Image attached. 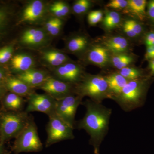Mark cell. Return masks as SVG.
Masks as SVG:
<instances>
[{
	"mask_svg": "<svg viewBox=\"0 0 154 154\" xmlns=\"http://www.w3.org/2000/svg\"><path fill=\"white\" fill-rule=\"evenodd\" d=\"M86 108L85 116L78 122L77 128L84 129L90 135V144L94 152L99 153V148L109 129L112 109L92 100L84 102Z\"/></svg>",
	"mask_w": 154,
	"mask_h": 154,
	"instance_id": "6da1fadb",
	"label": "cell"
},
{
	"mask_svg": "<svg viewBox=\"0 0 154 154\" xmlns=\"http://www.w3.org/2000/svg\"><path fill=\"white\" fill-rule=\"evenodd\" d=\"M151 80L149 77L128 81L121 93L113 98L126 112L142 107Z\"/></svg>",
	"mask_w": 154,
	"mask_h": 154,
	"instance_id": "7a4b0ae2",
	"label": "cell"
},
{
	"mask_svg": "<svg viewBox=\"0 0 154 154\" xmlns=\"http://www.w3.org/2000/svg\"><path fill=\"white\" fill-rule=\"evenodd\" d=\"M75 92L83 97L88 96L98 103H101L104 99L111 98L106 79L101 75L84 76L77 84Z\"/></svg>",
	"mask_w": 154,
	"mask_h": 154,
	"instance_id": "3957f363",
	"label": "cell"
},
{
	"mask_svg": "<svg viewBox=\"0 0 154 154\" xmlns=\"http://www.w3.org/2000/svg\"><path fill=\"white\" fill-rule=\"evenodd\" d=\"M43 145L38 137L37 128L33 119L29 116L26 126L16 137L12 148L15 154L22 152H38Z\"/></svg>",
	"mask_w": 154,
	"mask_h": 154,
	"instance_id": "277c9868",
	"label": "cell"
},
{
	"mask_svg": "<svg viewBox=\"0 0 154 154\" xmlns=\"http://www.w3.org/2000/svg\"><path fill=\"white\" fill-rule=\"evenodd\" d=\"M28 113L24 112L4 113L0 117V145L16 137L26 126L29 120Z\"/></svg>",
	"mask_w": 154,
	"mask_h": 154,
	"instance_id": "5b68a950",
	"label": "cell"
},
{
	"mask_svg": "<svg viewBox=\"0 0 154 154\" xmlns=\"http://www.w3.org/2000/svg\"><path fill=\"white\" fill-rule=\"evenodd\" d=\"M46 127L47 138L45 146L48 147L62 141L74 138V128L56 114L49 116Z\"/></svg>",
	"mask_w": 154,
	"mask_h": 154,
	"instance_id": "8992f818",
	"label": "cell"
},
{
	"mask_svg": "<svg viewBox=\"0 0 154 154\" xmlns=\"http://www.w3.org/2000/svg\"><path fill=\"white\" fill-rule=\"evenodd\" d=\"M57 101L47 94H38L33 92L28 97V105L25 112H39L48 117L56 114Z\"/></svg>",
	"mask_w": 154,
	"mask_h": 154,
	"instance_id": "52a82bcc",
	"label": "cell"
},
{
	"mask_svg": "<svg viewBox=\"0 0 154 154\" xmlns=\"http://www.w3.org/2000/svg\"><path fill=\"white\" fill-rule=\"evenodd\" d=\"M72 85L50 76L37 88L44 91L46 94L57 100L75 93Z\"/></svg>",
	"mask_w": 154,
	"mask_h": 154,
	"instance_id": "ba28073f",
	"label": "cell"
},
{
	"mask_svg": "<svg viewBox=\"0 0 154 154\" xmlns=\"http://www.w3.org/2000/svg\"><path fill=\"white\" fill-rule=\"evenodd\" d=\"M53 70L54 78L72 85L79 84L85 76L82 68L71 61Z\"/></svg>",
	"mask_w": 154,
	"mask_h": 154,
	"instance_id": "9c48e42d",
	"label": "cell"
},
{
	"mask_svg": "<svg viewBox=\"0 0 154 154\" xmlns=\"http://www.w3.org/2000/svg\"><path fill=\"white\" fill-rule=\"evenodd\" d=\"M48 35V33L44 29L38 28H29L25 30L22 33L20 42L26 47H40L47 42Z\"/></svg>",
	"mask_w": 154,
	"mask_h": 154,
	"instance_id": "30bf717a",
	"label": "cell"
},
{
	"mask_svg": "<svg viewBox=\"0 0 154 154\" xmlns=\"http://www.w3.org/2000/svg\"><path fill=\"white\" fill-rule=\"evenodd\" d=\"M41 58L43 63L52 69L71 61L66 54L54 48L43 49L41 52Z\"/></svg>",
	"mask_w": 154,
	"mask_h": 154,
	"instance_id": "8fae6325",
	"label": "cell"
},
{
	"mask_svg": "<svg viewBox=\"0 0 154 154\" xmlns=\"http://www.w3.org/2000/svg\"><path fill=\"white\" fill-rule=\"evenodd\" d=\"M45 7L44 3L39 0L29 3L22 12L19 23L33 22L41 19L44 15Z\"/></svg>",
	"mask_w": 154,
	"mask_h": 154,
	"instance_id": "7c38bea8",
	"label": "cell"
},
{
	"mask_svg": "<svg viewBox=\"0 0 154 154\" xmlns=\"http://www.w3.org/2000/svg\"><path fill=\"white\" fill-rule=\"evenodd\" d=\"M49 76L50 75L46 72L34 68L16 75V77L33 89L41 85Z\"/></svg>",
	"mask_w": 154,
	"mask_h": 154,
	"instance_id": "4fadbf2b",
	"label": "cell"
},
{
	"mask_svg": "<svg viewBox=\"0 0 154 154\" xmlns=\"http://www.w3.org/2000/svg\"><path fill=\"white\" fill-rule=\"evenodd\" d=\"M7 91L21 97H27L34 92L25 82L17 77L8 76L4 81Z\"/></svg>",
	"mask_w": 154,
	"mask_h": 154,
	"instance_id": "5bb4252c",
	"label": "cell"
},
{
	"mask_svg": "<svg viewBox=\"0 0 154 154\" xmlns=\"http://www.w3.org/2000/svg\"><path fill=\"white\" fill-rule=\"evenodd\" d=\"M11 65L12 70L19 74L33 68L35 61L31 56L27 54H18L12 57Z\"/></svg>",
	"mask_w": 154,
	"mask_h": 154,
	"instance_id": "9a60e30c",
	"label": "cell"
},
{
	"mask_svg": "<svg viewBox=\"0 0 154 154\" xmlns=\"http://www.w3.org/2000/svg\"><path fill=\"white\" fill-rule=\"evenodd\" d=\"M87 60L91 63L99 66H105L109 60L108 50L105 46H94L88 51Z\"/></svg>",
	"mask_w": 154,
	"mask_h": 154,
	"instance_id": "2e32d148",
	"label": "cell"
},
{
	"mask_svg": "<svg viewBox=\"0 0 154 154\" xmlns=\"http://www.w3.org/2000/svg\"><path fill=\"white\" fill-rule=\"evenodd\" d=\"M105 78L111 94V98L113 99L121 93L129 81L119 73L112 74Z\"/></svg>",
	"mask_w": 154,
	"mask_h": 154,
	"instance_id": "e0dca14e",
	"label": "cell"
},
{
	"mask_svg": "<svg viewBox=\"0 0 154 154\" xmlns=\"http://www.w3.org/2000/svg\"><path fill=\"white\" fill-rule=\"evenodd\" d=\"M105 47L108 50L116 54L124 52L128 47L127 40L121 36H115L107 39L105 42Z\"/></svg>",
	"mask_w": 154,
	"mask_h": 154,
	"instance_id": "ac0fdd59",
	"label": "cell"
},
{
	"mask_svg": "<svg viewBox=\"0 0 154 154\" xmlns=\"http://www.w3.org/2000/svg\"><path fill=\"white\" fill-rule=\"evenodd\" d=\"M88 44L87 37L84 36H76L69 39L66 43L67 49L73 53H79L86 49Z\"/></svg>",
	"mask_w": 154,
	"mask_h": 154,
	"instance_id": "d6986e66",
	"label": "cell"
},
{
	"mask_svg": "<svg viewBox=\"0 0 154 154\" xmlns=\"http://www.w3.org/2000/svg\"><path fill=\"white\" fill-rule=\"evenodd\" d=\"M23 103L24 101L22 97L14 93L7 94L4 99V104L6 108L14 111L21 110Z\"/></svg>",
	"mask_w": 154,
	"mask_h": 154,
	"instance_id": "ffe728a7",
	"label": "cell"
},
{
	"mask_svg": "<svg viewBox=\"0 0 154 154\" xmlns=\"http://www.w3.org/2000/svg\"><path fill=\"white\" fill-rule=\"evenodd\" d=\"M50 12L56 18H63L66 16L69 12V6L64 2L58 1L53 3L49 7Z\"/></svg>",
	"mask_w": 154,
	"mask_h": 154,
	"instance_id": "44dd1931",
	"label": "cell"
},
{
	"mask_svg": "<svg viewBox=\"0 0 154 154\" xmlns=\"http://www.w3.org/2000/svg\"><path fill=\"white\" fill-rule=\"evenodd\" d=\"M133 61V59L130 56L122 54H116L111 59L113 65L119 70L127 67Z\"/></svg>",
	"mask_w": 154,
	"mask_h": 154,
	"instance_id": "7402d4cb",
	"label": "cell"
},
{
	"mask_svg": "<svg viewBox=\"0 0 154 154\" xmlns=\"http://www.w3.org/2000/svg\"><path fill=\"white\" fill-rule=\"evenodd\" d=\"M11 12L5 6L0 5V36L2 35L8 25Z\"/></svg>",
	"mask_w": 154,
	"mask_h": 154,
	"instance_id": "603a6c76",
	"label": "cell"
},
{
	"mask_svg": "<svg viewBox=\"0 0 154 154\" xmlns=\"http://www.w3.org/2000/svg\"><path fill=\"white\" fill-rule=\"evenodd\" d=\"M120 16L114 11L108 12L104 18L103 24L108 29H113L118 25L120 22Z\"/></svg>",
	"mask_w": 154,
	"mask_h": 154,
	"instance_id": "cb8c5ba5",
	"label": "cell"
},
{
	"mask_svg": "<svg viewBox=\"0 0 154 154\" xmlns=\"http://www.w3.org/2000/svg\"><path fill=\"white\" fill-rule=\"evenodd\" d=\"M119 73L129 81L137 79L144 77L140 71L134 68L128 67L120 69Z\"/></svg>",
	"mask_w": 154,
	"mask_h": 154,
	"instance_id": "d4e9b609",
	"label": "cell"
},
{
	"mask_svg": "<svg viewBox=\"0 0 154 154\" xmlns=\"http://www.w3.org/2000/svg\"><path fill=\"white\" fill-rule=\"evenodd\" d=\"M146 1V0H129L128 6L133 13L138 15L145 14Z\"/></svg>",
	"mask_w": 154,
	"mask_h": 154,
	"instance_id": "484cf974",
	"label": "cell"
},
{
	"mask_svg": "<svg viewBox=\"0 0 154 154\" xmlns=\"http://www.w3.org/2000/svg\"><path fill=\"white\" fill-rule=\"evenodd\" d=\"M14 51L13 45H8L0 48V64L7 63L13 57Z\"/></svg>",
	"mask_w": 154,
	"mask_h": 154,
	"instance_id": "4316f807",
	"label": "cell"
},
{
	"mask_svg": "<svg viewBox=\"0 0 154 154\" xmlns=\"http://www.w3.org/2000/svg\"><path fill=\"white\" fill-rule=\"evenodd\" d=\"M91 2L88 0H79L75 2L73 6L74 12L80 15L88 11L91 6Z\"/></svg>",
	"mask_w": 154,
	"mask_h": 154,
	"instance_id": "83f0119b",
	"label": "cell"
},
{
	"mask_svg": "<svg viewBox=\"0 0 154 154\" xmlns=\"http://www.w3.org/2000/svg\"><path fill=\"white\" fill-rule=\"evenodd\" d=\"M103 19V14L100 11H92L88 16V22L91 25H94L101 22Z\"/></svg>",
	"mask_w": 154,
	"mask_h": 154,
	"instance_id": "f1b7e54d",
	"label": "cell"
},
{
	"mask_svg": "<svg viewBox=\"0 0 154 154\" xmlns=\"http://www.w3.org/2000/svg\"><path fill=\"white\" fill-rule=\"evenodd\" d=\"M108 8L116 9L124 8L128 6V1L125 0H113L107 4Z\"/></svg>",
	"mask_w": 154,
	"mask_h": 154,
	"instance_id": "f546056e",
	"label": "cell"
},
{
	"mask_svg": "<svg viewBox=\"0 0 154 154\" xmlns=\"http://www.w3.org/2000/svg\"><path fill=\"white\" fill-rule=\"evenodd\" d=\"M125 22L129 25L131 28L133 30L134 33L137 36L140 35L143 31L142 26L140 23L135 21L134 20H128L125 21Z\"/></svg>",
	"mask_w": 154,
	"mask_h": 154,
	"instance_id": "4dcf8cb0",
	"label": "cell"
},
{
	"mask_svg": "<svg viewBox=\"0 0 154 154\" xmlns=\"http://www.w3.org/2000/svg\"><path fill=\"white\" fill-rule=\"evenodd\" d=\"M63 24V22L61 19L57 18L55 24L54 25L51 31L48 34L49 35L54 36L58 35L59 33L60 32L61 29Z\"/></svg>",
	"mask_w": 154,
	"mask_h": 154,
	"instance_id": "1f68e13d",
	"label": "cell"
},
{
	"mask_svg": "<svg viewBox=\"0 0 154 154\" xmlns=\"http://www.w3.org/2000/svg\"><path fill=\"white\" fill-rule=\"evenodd\" d=\"M57 19V18H56V17L51 18L49 20H48L47 22L45 23V29L48 34H49L50 31H51L53 27L55 24Z\"/></svg>",
	"mask_w": 154,
	"mask_h": 154,
	"instance_id": "d6a6232c",
	"label": "cell"
},
{
	"mask_svg": "<svg viewBox=\"0 0 154 154\" xmlns=\"http://www.w3.org/2000/svg\"><path fill=\"white\" fill-rule=\"evenodd\" d=\"M123 30L125 33H126L128 36L130 37H134L137 36L133 30H132L129 25L125 22L123 25Z\"/></svg>",
	"mask_w": 154,
	"mask_h": 154,
	"instance_id": "836d02e7",
	"label": "cell"
},
{
	"mask_svg": "<svg viewBox=\"0 0 154 154\" xmlns=\"http://www.w3.org/2000/svg\"><path fill=\"white\" fill-rule=\"evenodd\" d=\"M145 43L147 47L154 46V32L149 33L146 36Z\"/></svg>",
	"mask_w": 154,
	"mask_h": 154,
	"instance_id": "e575fe53",
	"label": "cell"
},
{
	"mask_svg": "<svg viewBox=\"0 0 154 154\" xmlns=\"http://www.w3.org/2000/svg\"><path fill=\"white\" fill-rule=\"evenodd\" d=\"M145 57L146 59L150 60L154 59V46L147 47Z\"/></svg>",
	"mask_w": 154,
	"mask_h": 154,
	"instance_id": "d590c367",
	"label": "cell"
},
{
	"mask_svg": "<svg viewBox=\"0 0 154 154\" xmlns=\"http://www.w3.org/2000/svg\"><path fill=\"white\" fill-rule=\"evenodd\" d=\"M148 14L150 18L154 22V0L150 1L149 3Z\"/></svg>",
	"mask_w": 154,
	"mask_h": 154,
	"instance_id": "8d00e7d4",
	"label": "cell"
},
{
	"mask_svg": "<svg viewBox=\"0 0 154 154\" xmlns=\"http://www.w3.org/2000/svg\"><path fill=\"white\" fill-rule=\"evenodd\" d=\"M7 91L4 81H0V99L2 98Z\"/></svg>",
	"mask_w": 154,
	"mask_h": 154,
	"instance_id": "74e56055",
	"label": "cell"
},
{
	"mask_svg": "<svg viewBox=\"0 0 154 154\" xmlns=\"http://www.w3.org/2000/svg\"><path fill=\"white\" fill-rule=\"evenodd\" d=\"M7 77L8 76L5 71L0 67V81H4Z\"/></svg>",
	"mask_w": 154,
	"mask_h": 154,
	"instance_id": "f35d334b",
	"label": "cell"
},
{
	"mask_svg": "<svg viewBox=\"0 0 154 154\" xmlns=\"http://www.w3.org/2000/svg\"><path fill=\"white\" fill-rule=\"evenodd\" d=\"M149 68L151 70L152 74L154 75V59L150 61Z\"/></svg>",
	"mask_w": 154,
	"mask_h": 154,
	"instance_id": "ab89813d",
	"label": "cell"
},
{
	"mask_svg": "<svg viewBox=\"0 0 154 154\" xmlns=\"http://www.w3.org/2000/svg\"><path fill=\"white\" fill-rule=\"evenodd\" d=\"M5 153L4 151V145H0V154H5Z\"/></svg>",
	"mask_w": 154,
	"mask_h": 154,
	"instance_id": "60d3db41",
	"label": "cell"
},
{
	"mask_svg": "<svg viewBox=\"0 0 154 154\" xmlns=\"http://www.w3.org/2000/svg\"><path fill=\"white\" fill-rule=\"evenodd\" d=\"M94 154H99V153H94Z\"/></svg>",
	"mask_w": 154,
	"mask_h": 154,
	"instance_id": "b9f144b4",
	"label": "cell"
},
{
	"mask_svg": "<svg viewBox=\"0 0 154 154\" xmlns=\"http://www.w3.org/2000/svg\"><path fill=\"white\" fill-rule=\"evenodd\" d=\"M5 154H9V153H5Z\"/></svg>",
	"mask_w": 154,
	"mask_h": 154,
	"instance_id": "7bdbcfd3",
	"label": "cell"
}]
</instances>
